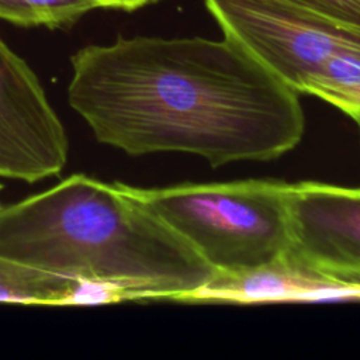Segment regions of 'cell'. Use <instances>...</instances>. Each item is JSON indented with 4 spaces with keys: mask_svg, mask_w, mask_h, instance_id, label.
<instances>
[{
    "mask_svg": "<svg viewBox=\"0 0 360 360\" xmlns=\"http://www.w3.org/2000/svg\"><path fill=\"white\" fill-rule=\"evenodd\" d=\"M70 63V107L128 155L187 152L217 167L271 160L304 134L298 93L226 38L118 37Z\"/></svg>",
    "mask_w": 360,
    "mask_h": 360,
    "instance_id": "obj_1",
    "label": "cell"
},
{
    "mask_svg": "<svg viewBox=\"0 0 360 360\" xmlns=\"http://www.w3.org/2000/svg\"><path fill=\"white\" fill-rule=\"evenodd\" d=\"M0 259L77 283L121 301L176 300L215 270L120 181L73 174L0 211Z\"/></svg>",
    "mask_w": 360,
    "mask_h": 360,
    "instance_id": "obj_2",
    "label": "cell"
},
{
    "mask_svg": "<svg viewBox=\"0 0 360 360\" xmlns=\"http://www.w3.org/2000/svg\"><path fill=\"white\" fill-rule=\"evenodd\" d=\"M215 271L235 273L280 257L291 245L294 184L243 180L141 188L121 183Z\"/></svg>",
    "mask_w": 360,
    "mask_h": 360,
    "instance_id": "obj_3",
    "label": "cell"
},
{
    "mask_svg": "<svg viewBox=\"0 0 360 360\" xmlns=\"http://www.w3.org/2000/svg\"><path fill=\"white\" fill-rule=\"evenodd\" d=\"M224 38L298 94L335 56L360 52V31L280 0H204Z\"/></svg>",
    "mask_w": 360,
    "mask_h": 360,
    "instance_id": "obj_4",
    "label": "cell"
},
{
    "mask_svg": "<svg viewBox=\"0 0 360 360\" xmlns=\"http://www.w3.org/2000/svg\"><path fill=\"white\" fill-rule=\"evenodd\" d=\"M68 146L37 75L0 37V177L35 183L56 176Z\"/></svg>",
    "mask_w": 360,
    "mask_h": 360,
    "instance_id": "obj_5",
    "label": "cell"
},
{
    "mask_svg": "<svg viewBox=\"0 0 360 360\" xmlns=\"http://www.w3.org/2000/svg\"><path fill=\"white\" fill-rule=\"evenodd\" d=\"M290 248L314 264L360 280V187L294 183Z\"/></svg>",
    "mask_w": 360,
    "mask_h": 360,
    "instance_id": "obj_6",
    "label": "cell"
},
{
    "mask_svg": "<svg viewBox=\"0 0 360 360\" xmlns=\"http://www.w3.org/2000/svg\"><path fill=\"white\" fill-rule=\"evenodd\" d=\"M360 301V280L330 273L288 248L256 269L222 273L186 297V302H316Z\"/></svg>",
    "mask_w": 360,
    "mask_h": 360,
    "instance_id": "obj_7",
    "label": "cell"
},
{
    "mask_svg": "<svg viewBox=\"0 0 360 360\" xmlns=\"http://www.w3.org/2000/svg\"><path fill=\"white\" fill-rule=\"evenodd\" d=\"M82 283L0 259V302L75 304Z\"/></svg>",
    "mask_w": 360,
    "mask_h": 360,
    "instance_id": "obj_8",
    "label": "cell"
},
{
    "mask_svg": "<svg viewBox=\"0 0 360 360\" xmlns=\"http://www.w3.org/2000/svg\"><path fill=\"white\" fill-rule=\"evenodd\" d=\"M96 8H103L100 0H0V20L53 30L73 24Z\"/></svg>",
    "mask_w": 360,
    "mask_h": 360,
    "instance_id": "obj_9",
    "label": "cell"
},
{
    "mask_svg": "<svg viewBox=\"0 0 360 360\" xmlns=\"http://www.w3.org/2000/svg\"><path fill=\"white\" fill-rule=\"evenodd\" d=\"M325 20L360 31V0H280Z\"/></svg>",
    "mask_w": 360,
    "mask_h": 360,
    "instance_id": "obj_10",
    "label": "cell"
},
{
    "mask_svg": "<svg viewBox=\"0 0 360 360\" xmlns=\"http://www.w3.org/2000/svg\"><path fill=\"white\" fill-rule=\"evenodd\" d=\"M103 8H112V10H122V11H134L141 7H145L150 3L158 0H100Z\"/></svg>",
    "mask_w": 360,
    "mask_h": 360,
    "instance_id": "obj_11",
    "label": "cell"
},
{
    "mask_svg": "<svg viewBox=\"0 0 360 360\" xmlns=\"http://www.w3.org/2000/svg\"><path fill=\"white\" fill-rule=\"evenodd\" d=\"M353 120L356 121V124H357V127H359V131H360V114H359V115H354Z\"/></svg>",
    "mask_w": 360,
    "mask_h": 360,
    "instance_id": "obj_12",
    "label": "cell"
},
{
    "mask_svg": "<svg viewBox=\"0 0 360 360\" xmlns=\"http://www.w3.org/2000/svg\"><path fill=\"white\" fill-rule=\"evenodd\" d=\"M1 188H3V186H1V184H0V190H1ZM3 207H4V205H3V204H1V202H0V211H1V210H3Z\"/></svg>",
    "mask_w": 360,
    "mask_h": 360,
    "instance_id": "obj_13",
    "label": "cell"
}]
</instances>
